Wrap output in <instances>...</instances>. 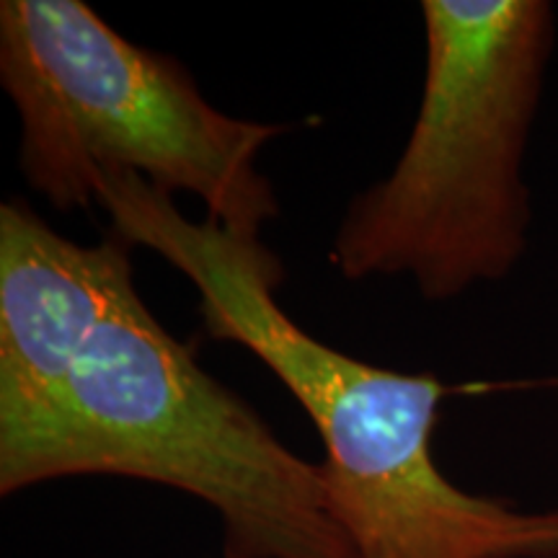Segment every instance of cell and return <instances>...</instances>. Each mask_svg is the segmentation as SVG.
Instances as JSON below:
<instances>
[{
	"instance_id": "obj_2",
	"label": "cell",
	"mask_w": 558,
	"mask_h": 558,
	"mask_svg": "<svg viewBox=\"0 0 558 558\" xmlns=\"http://www.w3.org/2000/svg\"><path fill=\"white\" fill-rule=\"evenodd\" d=\"M122 476L169 486L220 518L222 558H360L320 463L300 458L254 407L199 365L130 277L83 349L62 403L0 452V494Z\"/></svg>"
},
{
	"instance_id": "obj_5",
	"label": "cell",
	"mask_w": 558,
	"mask_h": 558,
	"mask_svg": "<svg viewBox=\"0 0 558 558\" xmlns=\"http://www.w3.org/2000/svg\"><path fill=\"white\" fill-rule=\"evenodd\" d=\"M130 277V243L114 233L83 246L24 202L0 205V452L54 414Z\"/></svg>"
},
{
	"instance_id": "obj_3",
	"label": "cell",
	"mask_w": 558,
	"mask_h": 558,
	"mask_svg": "<svg viewBox=\"0 0 558 558\" xmlns=\"http://www.w3.org/2000/svg\"><path fill=\"white\" fill-rule=\"evenodd\" d=\"M422 101L393 171L347 207L331 243L344 279L409 275L445 303L505 279L527 248L522 181L554 47L546 0H424Z\"/></svg>"
},
{
	"instance_id": "obj_1",
	"label": "cell",
	"mask_w": 558,
	"mask_h": 558,
	"mask_svg": "<svg viewBox=\"0 0 558 558\" xmlns=\"http://www.w3.org/2000/svg\"><path fill=\"white\" fill-rule=\"evenodd\" d=\"M96 205L117 239L190 279L209 337L248 349L305 409L326 450L333 512L360 558H558V507L478 497L439 471L432 435L450 388L311 337L279 305L284 267L262 239L190 220L135 173H101Z\"/></svg>"
},
{
	"instance_id": "obj_4",
	"label": "cell",
	"mask_w": 558,
	"mask_h": 558,
	"mask_svg": "<svg viewBox=\"0 0 558 558\" xmlns=\"http://www.w3.org/2000/svg\"><path fill=\"white\" fill-rule=\"evenodd\" d=\"M0 83L21 120L19 169L58 209L96 205L101 173L190 192L246 239L279 215L256 169L277 124L215 109L171 54L114 32L81 0L0 3Z\"/></svg>"
}]
</instances>
